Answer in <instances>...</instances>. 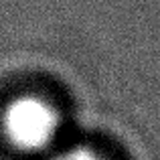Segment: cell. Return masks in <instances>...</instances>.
<instances>
[{"mask_svg":"<svg viewBox=\"0 0 160 160\" xmlns=\"http://www.w3.org/2000/svg\"><path fill=\"white\" fill-rule=\"evenodd\" d=\"M61 128V112L45 95L18 93L2 108V138L20 154L49 156L59 148Z\"/></svg>","mask_w":160,"mask_h":160,"instance_id":"obj_1","label":"cell"},{"mask_svg":"<svg viewBox=\"0 0 160 160\" xmlns=\"http://www.w3.org/2000/svg\"><path fill=\"white\" fill-rule=\"evenodd\" d=\"M45 160H109V158L103 156L99 150L91 148V146L73 144V146H67V148L53 150L49 156H45Z\"/></svg>","mask_w":160,"mask_h":160,"instance_id":"obj_2","label":"cell"}]
</instances>
